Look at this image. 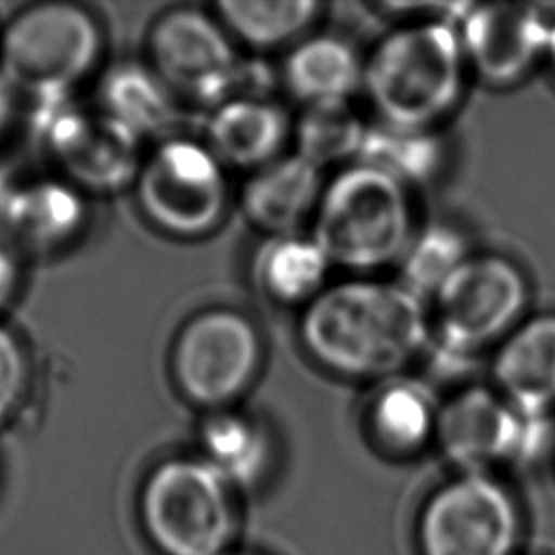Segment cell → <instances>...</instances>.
<instances>
[{"instance_id": "4", "label": "cell", "mask_w": 555, "mask_h": 555, "mask_svg": "<svg viewBox=\"0 0 555 555\" xmlns=\"http://www.w3.org/2000/svg\"><path fill=\"white\" fill-rule=\"evenodd\" d=\"M105 35L88 8L46 2L23 10L0 44V75L40 103L68 99L98 68Z\"/></svg>"}, {"instance_id": "10", "label": "cell", "mask_w": 555, "mask_h": 555, "mask_svg": "<svg viewBox=\"0 0 555 555\" xmlns=\"http://www.w3.org/2000/svg\"><path fill=\"white\" fill-rule=\"evenodd\" d=\"M38 124L48 151L78 190L118 194L135 184L146 152L143 141L120 121L63 99L40 103Z\"/></svg>"}, {"instance_id": "27", "label": "cell", "mask_w": 555, "mask_h": 555, "mask_svg": "<svg viewBox=\"0 0 555 555\" xmlns=\"http://www.w3.org/2000/svg\"><path fill=\"white\" fill-rule=\"evenodd\" d=\"M29 383V364L22 344L0 326V425L22 404Z\"/></svg>"}, {"instance_id": "18", "label": "cell", "mask_w": 555, "mask_h": 555, "mask_svg": "<svg viewBox=\"0 0 555 555\" xmlns=\"http://www.w3.org/2000/svg\"><path fill=\"white\" fill-rule=\"evenodd\" d=\"M493 375L508 404L541 417L555 404V317H539L504 341Z\"/></svg>"}, {"instance_id": "24", "label": "cell", "mask_w": 555, "mask_h": 555, "mask_svg": "<svg viewBox=\"0 0 555 555\" xmlns=\"http://www.w3.org/2000/svg\"><path fill=\"white\" fill-rule=\"evenodd\" d=\"M205 461L230 486H253L270 465V438L258 421L220 410L210 412L202 427Z\"/></svg>"}, {"instance_id": "5", "label": "cell", "mask_w": 555, "mask_h": 555, "mask_svg": "<svg viewBox=\"0 0 555 555\" xmlns=\"http://www.w3.org/2000/svg\"><path fill=\"white\" fill-rule=\"evenodd\" d=\"M228 173L202 137H167L144 154L133 184L137 207L158 232L179 240L207 237L228 215Z\"/></svg>"}, {"instance_id": "8", "label": "cell", "mask_w": 555, "mask_h": 555, "mask_svg": "<svg viewBox=\"0 0 555 555\" xmlns=\"http://www.w3.org/2000/svg\"><path fill=\"white\" fill-rule=\"evenodd\" d=\"M262 364V332L232 308L203 309L190 317L169 354L177 389L209 412L230 410L255 385Z\"/></svg>"}, {"instance_id": "25", "label": "cell", "mask_w": 555, "mask_h": 555, "mask_svg": "<svg viewBox=\"0 0 555 555\" xmlns=\"http://www.w3.org/2000/svg\"><path fill=\"white\" fill-rule=\"evenodd\" d=\"M442 143L435 129L387 126L370 118L357 162L382 169L410 190L425 186L442 164Z\"/></svg>"}, {"instance_id": "17", "label": "cell", "mask_w": 555, "mask_h": 555, "mask_svg": "<svg viewBox=\"0 0 555 555\" xmlns=\"http://www.w3.org/2000/svg\"><path fill=\"white\" fill-rule=\"evenodd\" d=\"M98 108L143 143L177 135L182 103L144 60H121L99 82Z\"/></svg>"}, {"instance_id": "22", "label": "cell", "mask_w": 555, "mask_h": 555, "mask_svg": "<svg viewBox=\"0 0 555 555\" xmlns=\"http://www.w3.org/2000/svg\"><path fill=\"white\" fill-rule=\"evenodd\" d=\"M86 217L82 190L67 181H42L15 190L4 220L30 245L57 247L82 230Z\"/></svg>"}, {"instance_id": "7", "label": "cell", "mask_w": 555, "mask_h": 555, "mask_svg": "<svg viewBox=\"0 0 555 555\" xmlns=\"http://www.w3.org/2000/svg\"><path fill=\"white\" fill-rule=\"evenodd\" d=\"M141 518L164 555H222L235 524L230 483L205 459H171L144 483Z\"/></svg>"}, {"instance_id": "20", "label": "cell", "mask_w": 555, "mask_h": 555, "mask_svg": "<svg viewBox=\"0 0 555 555\" xmlns=\"http://www.w3.org/2000/svg\"><path fill=\"white\" fill-rule=\"evenodd\" d=\"M324 8L315 0H222L210 10L243 52L285 53L317 30Z\"/></svg>"}, {"instance_id": "28", "label": "cell", "mask_w": 555, "mask_h": 555, "mask_svg": "<svg viewBox=\"0 0 555 555\" xmlns=\"http://www.w3.org/2000/svg\"><path fill=\"white\" fill-rule=\"evenodd\" d=\"M17 279H20V268H17L14 250L0 237V309L4 308L14 296Z\"/></svg>"}, {"instance_id": "12", "label": "cell", "mask_w": 555, "mask_h": 555, "mask_svg": "<svg viewBox=\"0 0 555 555\" xmlns=\"http://www.w3.org/2000/svg\"><path fill=\"white\" fill-rule=\"evenodd\" d=\"M541 417L524 415L488 389L473 387L459 392L440 408L436 436L443 453L466 473L506 457L526 455L537 448L534 425Z\"/></svg>"}, {"instance_id": "1", "label": "cell", "mask_w": 555, "mask_h": 555, "mask_svg": "<svg viewBox=\"0 0 555 555\" xmlns=\"http://www.w3.org/2000/svg\"><path fill=\"white\" fill-rule=\"evenodd\" d=\"M298 338L311 361L353 382L402 375L433 346L427 301L382 275L332 281L301 309Z\"/></svg>"}, {"instance_id": "23", "label": "cell", "mask_w": 555, "mask_h": 555, "mask_svg": "<svg viewBox=\"0 0 555 555\" xmlns=\"http://www.w3.org/2000/svg\"><path fill=\"white\" fill-rule=\"evenodd\" d=\"M438 412L423 383L397 375L379 383L370 400V428L387 450L412 453L436 435Z\"/></svg>"}, {"instance_id": "30", "label": "cell", "mask_w": 555, "mask_h": 555, "mask_svg": "<svg viewBox=\"0 0 555 555\" xmlns=\"http://www.w3.org/2000/svg\"><path fill=\"white\" fill-rule=\"evenodd\" d=\"M14 194V188L8 184L7 177L0 171V218H4V215H7L8 205L12 202Z\"/></svg>"}, {"instance_id": "16", "label": "cell", "mask_w": 555, "mask_h": 555, "mask_svg": "<svg viewBox=\"0 0 555 555\" xmlns=\"http://www.w3.org/2000/svg\"><path fill=\"white\" fill-rule=\"evenodd\" d=\"M362 70L364 53L349 38L317 29L283 53L281 83L300 106L353 101Z\"/></svg>"}, {"instance_id": "15", "label": "cell", "mask_w": 555, "mask_h": 555, "mask_svg": "<svg viewBox=\"0 0 555 555\" xmlns=\"http://www.w3.org/2000/svg\"><path fill=\"white\" fill-rule=\"evenodd\" d=\"M326 179L319 167L288 152L247 175L240 190L241 212L263 237L300 233L315 217Z\"/></svg>"}, {"instance_id": "29", "label": "cell", "mask_w": 555, "mask_h": 555, "mask_svg": "<svg viewBox=\"0 0 555 555\" xmlns=\"http://www.w3.org/2000/svg\"><path fill=\"white\" fill-rule=\"evenodd\" d=\"M14 88L0 75V131L7 128L8 121L14 114Z\"/></svg>"}, {"instance_id": "11", "label": "cell", "mask_w": 555, "mask_h": 555, "mask_svg": "<svg viewBox=\"0 0 555 555\" xmlns=\"http://www.w3.org/2000/svg\"><path fill=\"white\" fill-rule=\"evenodd\" d=\"M518 541V506L483 473L446 483L421 514L423 555H514Z\"/></svg>"}, {"instance_id": "19", "label": "cell", "mask_w": 555, "mask_h": 555, "mask_svg": "<svg viewBox=\"0 0 555 555\" xmlns=\"http://www.w3.org/2000/svg\"><path fill=\"white\" fill-rule=\"evenodd\" d=\"M328 256L309 233L263 237L253 256L255 285L268 300L304 309L331 285Z\"/></svg>"}, {"instance_id": "21", "label": "cell", "mask_w": 555, "mask_h": 555, "mask_svg": "<svg viewBox=\"0 0 555 555\" xmlns=\"http://www.w3.org/2000/svg\"><path fill=\"white\" fill-rule=\"evenodd\" d=\"M369 124L353 101L300 106L293 116L291 152L324 173H334L359 159Z\"/></svg>"}, {"instance_id": "13", "label": "cell", "mask_w": 555, "mask_h": 555, "mask_svg": "<svg viewBox=\"0 0 555 555\" xmlns=\"http://www.w3.org/2000/svg\"><path fill=\"white\" fill-rule=\"evenodd\" d=\"M202 141L228 171L255 173L291 152L293 116L278 101L243 91L210 108Z\"/></svg>"}, {"instance_id": "6", "label": "cell", "mask_w": 555, "mask_h": 555, "mask_svg": "<svg viewBox=\"0 0 555 555\" xmlns=\"http://www.w3.org/2000/svg\"><path fill=\"white\" fill-rule=\"evenodd\" d=\"M144 61L182 105L207 113L243 93L247 65L212 10L173 7L156 15L144 37Z\"/></svg>"}, {"instance_id": "2", "label": "cell", "mask_w": 555, "mask_h": 555, "mask_svg": "<svg viewBox=\"0 0 555 555\" xmlns=\"http://www.w3.org/2000/svg\"><path fill=\"white\" fill-rule=\"evenodd\" d=\"M465 61L459 30L446 17L390 25L364 53L361 93L372 120L435 129L459 103Z\"/></svg>"}, {"instance_id": "31", "label": "cell", "mask_w": 555, "mask_h": 555, "mask_svg": "<svg viewBox=\"0 0 555 555\" xmlns=\"http://www.w3.org/2000/svg\"><path fill=\"white\" fill-rule=\"evenodd\" d=\"M548 50L550 55H552V63H554L555 67V27H552V29H550Z\"/></svg>"}, {"instance_id": "3", "label": "cell", "mask_w": 555, "mask_h": 555, "mask_svg": "<svg viewBox=\"0 0 555 555\" xmlns=\"http://www.w3.org/2000/svg\"><path fill=\"white\" fill-rule=\"evenodd\" d=\"M417 228L413 190L377 167L354 162L326 179L309 235L334 270L382 275L397 268Z\"/></svg>"}, {"instance_id": "26", "label": "cell", "mask_w": 555, "mask_h": 555, "mask_svg": "<svg viewBox=\"0 0 555 555\" xmlns=\"http://www.w3.org/2000/svg\"><path fill=\"white\" fill-rule=\"evenodd\" d=\"M466 258L465 241L453 228L423 225L417 228L412 243L397 263L395 279L421 300L428 301Z\"/></svg>"}, {"instance_id": "14", "label": "cell", "mask_w": 555, "mask_h": 555, "mask_svg": "<svg viewBox=\"0 0 555 555\" xmlns=\"http://www.w3.org/2000/svg\"><path fill=\"white\" fill-rule=\"evenodd\" d=\"M466 61L489 82H511L548 48L550 29L531 7L483 4L461 14Z\"/></svg>"}, {"instance_id": "9", "label": "cell", "mask_w": 555, "mask_h": 555, "mask_svg": "<svg viewBox=\"0 0 555 555\" xmlns=\"http://www.w3.org/2000/svg\"><path fill=\"white\" fill-rule=\"evenodd\" d=\"M526 281L499 256H468L427 301L433 344L453 357L499 338L526 306Z\"/></svg>"}]
</instances>
